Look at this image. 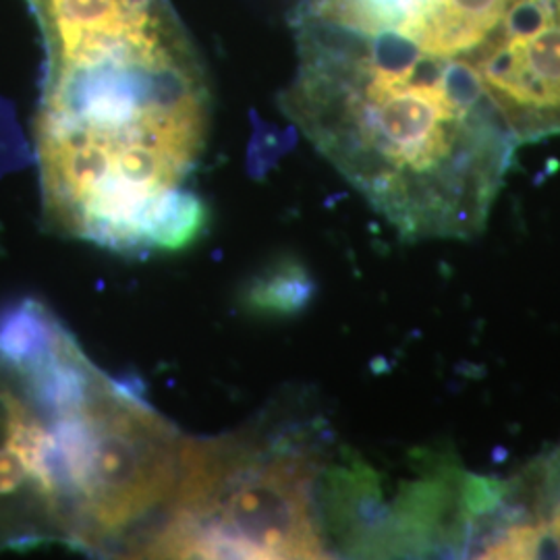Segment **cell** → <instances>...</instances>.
<instances>
[{
  "mask_svg": "<svg viewBox=\"0 0 560 560\" xmlns=\"http://www.w3.org/2000/svg\"><path fill=\"white\" fill-rule=\"evenodd\" d=\"M284 115L402 240H474L520 141L478 78L381 23L298 4Z\"/></svg>",
  "mask_w": 560,
  "mask_h": 560,
  "instance_id": "6da1fadb",
  "label": "cell"
},
{
  "mask_svg": "<svg viewBox=\"0 0 560 560\" xmlns=\"http://www.w3.org/2000/svg\"><path fill=\"white\" fill-rule=\"evenodd\" d=\"M208 122L194 46L102 36L46 62L36 125L46 221L119 254L189 247L206 229L191 179Z\"/></svg>",
  "mask_w": 560,
  "mask_h": 560,
  "instance_id": "7a4b0ae2",
  "label": "cell"
},
{
  "mask_svg": "<svg viewBox=\"0 0 560 560\" xmlns=\"http://www.w3.org/2000/svg\"><path fill=\"white\" fill-rule=\"evenodd\" d=\"M185 436L38 301L0 316V451L42 541L131 557L173 494Z\"/></svg>",
  "mask_w": 560,
  "mask_h": 560,
  "instance_id": "3957f363",
  "label": "cell"
},
{
  "mask_svg": "<svg viewBox=\"0 0 560 560\" xmlns=\"http://www.w3.org/2000/svg\"><path fill=\"white\" fill-rule=\"evenodd\" d=\"M316 423L185 436L179 476L131 559H328Z\"/></svg>",
  "mask_w": 560,
  "mask_h": 560,
  "instance_id": "277c9868",
  "label": "cell"
},
{
  "mask_svg": "<svg viewBox=\"0 0 560 560\" xmlns=\"http://www.w3.org/2000/svg\"><path fill=\"white\" fill-rule=\"evenodd\" d=\"M474 75L520 145L560 136V0L532 32L490 52Z\"/></svg>",
  "mask_w": 560,
  "mask_h": 560,
  "instance_id": "5b68a950",
  "label": "cell"
},
{
  "mask_svg": "<svg viewBox=\"0 0 560 560\" xmlns=\"http://www.w3.org/2000/svg\"><path fill=\"white\" fill-rule=\"evenodd\" d=\"M525 494L538 559H560V442L525 467Z\"/></svg>",
  "mask_w": 560,
  "mask_h": 560,
  "instance_id": "8992f818",
  "label": "cell"
}]
</instances>
